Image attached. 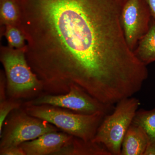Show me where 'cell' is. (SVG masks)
Wrapping results in <instances>:
<instances>
[{
  "label": "cell",
  "instance_id": "obj_8",
  "mask_svg": "<svg viewBox=\"0 0 155 155\" xmlns=\"http://www.w3.org/2000/svg\"><path fill=\"white\" fill-rule=\"evenodd\" d=\"M70 137L66 134L51 132L45 134L32 141L24 143L21 148L25 154L46 155L61 149Z\"/></svg>",
  "mask_w": 155,
  "mask_h": 155
},
{
  "label": "cell",
  "instance_id": "obj_3",
  "mask_svg": "<svg viewBox=\"0 0 155 155\" xmlns=\"http://www.w3.org/2000/svg\"><path fill=\"white\" fill-rule=\"evenodd\" d=\"M28 112L31 116L52 123L68 133L87 141L93 139L106 116L100 114H70L45 108H29Z\"/></svg>",
  "mask_w": 155,
  "mask_h": 155
},
{
  "label": "cell",
  "instance_id": "obj_14",
  "mask_svg": "<svg viewBox=\"0 0 155 155\" xmlns=\"http://www.w3.org/2000/svg\"><path fill=\"white\" fill-rule=\"evenodd\" d=\"M15 104H5L1 105L0 110V134H2V126L4 120L11 110L15 107Z\"/></svg>",
  "mask_w": 155,
  "mask_h": 155
},
{
  "label": "cell",
  "instance_id": "obj_13",
  "mask_svg": "<svg viewBox=\"0 0 155 155\" xmlns=\"http://www.w3.org/2000/svg\"><path fill=\"white\" fill-rule=\"evenodd\" d=\"M4 34L10 47L16 49L24 48L26 41L24 33L19 27L15 25H6Z\"/></svg>",
  "mask_w": 155,
  "mask_h": 155
},
{
  "label": "cell",
  "instance_id": "obj_11",
  "mask_svg": "<svg viewBox=\"0 0 155 155\" xmlns=\"http://www.w3.org/2000/svg\"><path fill=\"white\" fill-rule=\"evenodd\" d=\"M132 123L140 126L148 137L149 143L144 155H155V108L137 110Z\"/></svg>",
  "mask_w": 155,
  "mask_h": 155
},
{
  "label": "cell",
  "instance_id": "obj_2",
  "mask_svg": "<svg viewBox=\"0 0 155 155\" xmlns=\"http://www.w3.org/2000/svg\"><path fill=\"white\" fill-rule=\"evenodd\" d=\"M114 110L105 116L92 141L103 145L111 155H121L123 139L140 105L133 97L120 100Z\"/></svg>",
  "mask_w": 155,
  "mask_h": 155
},
{
  "label": "cell",
  "instance_id": "obj_5",
  "mask_svg": "<svg viewBox=\"0 0 155 155\" xmlns=\"http://www.w3.org/2000/svg\"><path fill=\"white\" fill-rule=\"evenodd\" d=\"M151 17L145 0H128L123 5L122 27L127 45L132 51L147 32Z\"/></svg>",
  "mask_w": 155,
  "mask_h": 155
},
{
  "label": "cell",
  "instance_id": "obj_6",
  "mask_svg": "<svg viewBox=\"0 0 155 155\" xmlns=\"http://www.w3.org/2000/svg\"><path fill=\"white\" fill-rule=\"evenodd\" d=\"M34 105L48 104L68 108L81 114H100L107 116L114 110V105L104 104L98 101L76 86L71 87L67 94L46 96L33 102Z\"/></svg>",
  "mask_w": 155,
  "mask_h": 155
},
{
  "label": "cell",
  "instance_id": "obj_17",
  "mask_svg": "<svg viewBox=\"0 0 155 155\" xmlns=\"http://www.w3.org/2000/svg\"><path fill=\"white\" fill-rule=\"evenodd\" d=\"M127 1H128V0H122V2H123V4H124L126 2H127Z\"/></svg>",
  "mask_w": 155,
  "mask_h": 155
},
{
  "label": "cell",
  "instance_id": "obj_7",
  "mask_svg": "<svg viewBox=\"0 0 155 155\" xmlns=\"http://www.w3.org/2000/svg\"><path fill=\"white\" fill-rule=\"evenodd\" d=\"M56 130L47 123L35 119H26L17 123L2 143V148L17 147L28 140H34Z\"/></svg>",
  "mask_w": 155,
  "mask_h": 155
},
{
  "label": "cell",
  "instance_id": "obj_4",
  "mask_svg": "<svg viewBox=\"0 0 155 155\" xmlns=\"http://www.w3.org/2000/svg\"><path fill=\"white\" fill-rule=\"evenodd\" d=\"M25 51V48L1 47V61L5 70L9 87L14 92L26 91L40 84L28 65Z\"/></svg>",
  "mask_w": 155,
  "mask_h": 155
},
{
  "label": "cell",
  "instance_id": "obj_1",
  "mask_svg": "<svg viewBox=\"0 0 155 155\" xmlns=\"http://www.w3.org/2000/svg\"><path fill=\"white\" fill-rule=\"evenodd\" d=\"M29 67L46 84L92 96L112 88L134 60L122 0H19Z\"/></svg>",
  "mask_w": 155,
  "mask_h": 155
},
{
  "label": "cell",
  "instance_id": "obj_9",
  "mask_svg": "<svg viewBox=\"0 0 155 155\" xmlns=\"http://www.w3.org/2000/svg\"><path fill=\"white\" fill-rule=\"evenodd\" d=\"M149 143L144 130L132 123L122 141L121 155H144Z\"/></svg>",
  "mask_w": 155,
  "mask_h": 155
},
{
  "label": "cell",
  "instance_id": "obj_12",
  "mask_svg": "<svg viewBox=\"0 0 155 155\" xmlns=\"http://www.w3.org/2000/svg\"><path fill=\"white\" fill-rule=\"evenodd\" d=\"M21 8L19 0H0L1 25H13L20 28Z\"/></svg>",
  "mask_w": 155,
  "mask_h": 155
},
{
  "label": "cell",
  "instance_id": "obj_16",
  "mask_svg": "<svg viewBox=\"0 0 155 155\" xmlns=\"http://www.w3.org/2000/svg\"><path fill=\"white\" fill-rule=\"evenodd\" d=\"M149 8L151 17L155 18V0H145Z\"/></svg>",
  "mask_w": 155,
  "mask_h": 155
},
{
  "label": "cell",
  "instance_id": "obj_15",
  "mask_svg": "<svg viewBox=\"0 0 155 155\" xmlns=\"http://www.w3.org/2000/svg\"><path fill=\"white\" fill-rule=\"evenodd\" d=\"M25 153L23 150L20 148L17 147L8 148L3 149L2 152H1V155H25Z\"/></svg>",
  "mask_w": 155,
  "mask_h": 155
},
{
  "label": "cell",
  "instance_id": "obj_10",
  "mask_svg": "<svg viewBox=\"0 0 155 155\" xmlns=\"http://www.w3.org/2000/svg\"><path fill=\"white\" fill-rule=\"evenodd\" d=\"M136 57L145 65L155 61V18L151 17L149 29L133 51Z\"/></svg>",
  "mask_w": 155,
  "mask_h": 155
}]
</instances>
